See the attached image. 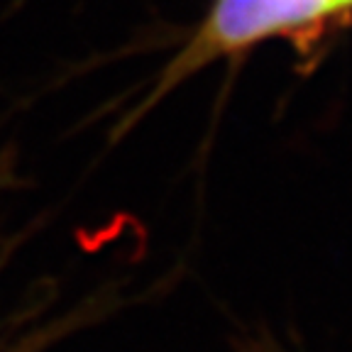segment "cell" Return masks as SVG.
I'll return each mask as SVG.
<instances>
[{
	"label": "cell",
	"instance_id": "6da1fadb",
	"mask_svg": "<svg viewBox=\"0 0 352 352\" xmlns=\"http://www.w3.org/2000/svg\"><path fill=\"white\" fill-rule=\"evenodd\" d=\"M342 10H347L345 0H215L208 22L184 59L193 64L237 52L259 39L311 28Z\"/></svg>",
	"mask_w": 352,
	"mask_h": 352
}]
</instances>
